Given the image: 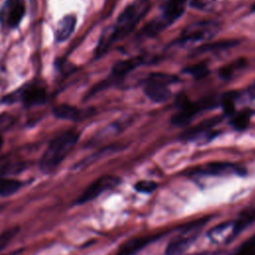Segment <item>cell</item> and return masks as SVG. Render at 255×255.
Returning a JSON list of instances; mask_svg holds the SVG:
<instances>
[{"label":"cell","mask_w":255,"mask_h":255,"mask_svg":"<svg viewBox=\"0 0 255 255\" xmlns=\"http://www.w3.org/2000/svg\"><path fill=\"white\" fill-rule=\"evenodd\" d=\"M148 0H134L128 4L119 15L115 26L106 30L99 41L96 49V56H103L113 45V43L127 37L145 16L149 10Z\"/></svg>","instance_id":"cell-1"},{"label":"cell","mask_w":255,"mask_h":255,"mask_svg":"<svg viewBox=\"0 0 255 255\" xmlns=\"http://www.w3.org/2000/svg\"><path fill=\"white\" fill-rule=\"evenodd\" d=\"M79 136V132L68 130L53 138L40 159V169L44 173L54 171L75 146Z\"/></svg>","instance_id":"cell-2"},{"label":"cell","mask_w":255,"mask_h":255,"mask_svg":"<svg viewBox=\"0 0 255 255\" xmlns=\"http://www.w3.org/2000/svg\"><path fill=\"white\" fill-rule=\"evenodd\" d=\"M177 112L171 117L170 123L175 127H186L201 112L214 109L217 104L213 98H204L197 102H191L181 94L176 99Z\"/></svg>","instance_id":"cell-3"},{"label":"cell","mask_w":255,"mask_h":255,"mask_svg":"<svg viewBox=\"0 0 255 255\" xmlns=\"http://www.w3.org/2000/svg\"><path fill=\"white\" fill-rule=\"evenodd\" d=\"M178 81L174 75L165 73H151L144 83L143 92L145 96L154 103H164L171 97L168 85Z\"/></svg>","instance_id":"cell-4"},{"label":"cell","mask_w":255,"mask_h":255,"mask_svg":"<svg viewBox=\"0 0 255 255\" xmlns=\"http://www.w3.org/2000/svg\"><path fill=\"white\" fill-rule=\"evenodd\" d=\"M16 101H20L26 108L43 105L47 101L46 89L38 84H27L3 98V103L5 104H11Z\"/></svg>","instance_id":"cell-5"},{"label":"cell","mask_w":255,"mask_h":255,"mask_svg":"<svg viewBox=\"0 0 255 255\" xmlns=\"http://www.w3.org/2000/svg\"><path fill=\"white\" fill-rule=\"evenodd\" d=\"M218 30L219 25L214 21H198L185 27L175 43L177 45H183L208 40L212 38Z\"/></svg>","instance_id":"cell-6"},{"label":"cell","mask_w":255,"mask_h":255,"mask_svg":"<svg viewBox=\"0 0 255 255\" xmlns=\"http://www.w3.org/2000/svg\"><path fill=\"white\" fill-rule=\"evenodd\" d=\"M189 175L200 176H222V175H245L246 170L244 167L227 161H214L197 166L188 172Z\"/></svg>","instance_id":"cell-7"},{"label":"cell","mask_w":255,"mask_h":255,"mask_svg":"<svg viewBox=\"0 0 255 255\" xmlns=\"http://www.w3.org/2000/svg\"><path fill=\"white\" fill-rule=\"evenodd\" d=\"M121 182V178L116 175H103L99 178H97L94 182H92L83 192L82 194L77 198L78 204H83L86 202H89L99 195H101L103 192L110 190L116 186H118Z\"/></svg>","instance_id":"cell-8"},{"label":"cell","mask_w":255,"mask_h":255,"mask_svg":"<svg viewBox=\"0 0 255 255\" xmlns=\"http://www.w3.org/2000/svg\"><path fill=\"white\" fill-rule=\"evenodd\" d=\"M221 121H222L221 117H212V118L206 119L203 122L199 123L197 126H194L185 129L180 134V138L186 141H195V140H201V139L210 140V138H212L217 134V132H214L212 128L216 125H218Z\"/></svg>","instance_id":"cell-9"},{"label":"cell","mask_w":255,"mask_h":255,"mask_svg":"<svg viewBox=\"0 0 255 255\" xmlns=\"http://www.w3.org/2000/svg\"><path fill=\"white\" fill-rule=\"evenodd\" d=\"M200 225H202V223L195 222V224H191L189 229H185L182 231L181 235L169 241L165 247L164 255H183L189 246L196 240L199 232L197 227Z\"/></svg>","instance_id":"cell-10"},{"label":"cell","mask_w":255,"mask_h":255,"mask_svg":"<svg viewBox=\"0 0 255 255\" xmlns=\"http://www.w3.org/2000/svg\"><path fill=\"white\" fill-rule=\"evenodd\" d=\"M143 62L141 57H134L128 60H121L117 62L111 73V77L109 80H106L103 82L105 88L108 87L110 84L115 83L116 81H120L124 79L128 73H130L132 70H134L137 66L141 65Z\"/></svg>","instance_id":"cell-11"},{"label":"cell","mask_w":255,"mask_h":255,"mask_svg":"<svg viewBox=\"0 0 255 255\" xmlns=\"http://www.w3.org/2000/svg\"><path fill=\"white\" fill-rule=\"evenodd\" d=\"M161 236H162V233L152 234V235H143V236L128 239L121 246L117 255H135L138 251L142 250L144 247L151 244L152 242L158 240Z\"/></svg>","instance_id":"cell-12"},{"label":"cell","mask_w":255,"mask_h":255,"mask_svg":"<svg viewBox=\"0 0 255 255\" xmlns=\"http://www.w3.org/2000/svg\"><path fill=\"white\" fill-rule=\"evenodd\" d=\"M187 0H166L158 19L165 27L174 23L184 12Z\"/></svg>","instance_id":"cell-13"},{"label":"cell","mask_w":255,"mask_h":255,"mask_svg":"<svg viewBox=\"0 0 255 255\" xmlns=\"http://www.w3.org/2000/svg\"><path fill=\"white\" fill-rule=\"evenodd\" d=\"M253 222H255V207H247L242 210L238 217L233 221L232 240Z\"/></svg>","instance_id":"cell-14"},{"label":"cell","mask_w":255,"mask_h":255,"mask_svg":"<svg viewBox=\"0 0 255 255\" xmlns=\"http://www.w3.org/2000/svg\"><path fill=\"white\" fill-rule=\"evenodd\" d=\"M4 15V20L6 24L10 28H14L19 25L21 22L24 14H25V7L23 3H21L18 0H15L14 2H10L9 6H7L6 12L2 13Z\"/></svg>","instance_id":"cell-15"},{"label":"cell","mask_w":255,"mask_h":255,"mask_svg":"<svg viewBox=\"0 0 255 255\" xmlns=\"http://www.w3.org/2000/svg\"><path fill=\"white\" fill-rule=\"evenodd\" d=\"M77 19L74 15H66L64 16L57 24L55 37L57 42L66 41L74 32L76 27Z\"/></svg>","instance_id":"cell-16"},{"label":"cell","mask_w":255,"mask_h":255,"mask_svg":"<svg viewBox=\"0 0 255 255\" xmlns=\"http://www.w3.org/2000/svg\"><path fill=\"white\" fill-rule=\"evenodd\" d=\"M53 115L57 119L68 121H79L82 120L84 116H86L84 115L83 111L67 104H62L55 107L53 109Z\"/></svg>","instance_id":"cell-17"},{"label":"cell","mask_w":255,"mask_h":255,"mask_svg":"<svg viewBox=\"0 0 255 255\" xmlns=\"http://www.w3.org/2000/svg\"><path fill=\"white\" fill-rule=\"evenodd\" d=\"M236 40H222L218 42H213V43H208V44H203L196 48L192 52V56H198L201 54L205 53H215V52H220L226 49H229L233 46L237 45Z\"/></svg>","instance_id":"cell-18"},{"label":"cell","mask_w":255,"mask_h":255,"mask_svg":"<svg viewBox=\"0 0 255 255\" xmlns=\"http://www.w3.org/2000/svg\"><path fill=\"white\" fill-rule=\"evenodd\" d=\"M247 66V60L245 58L236 59L224 66H222L218 72L220 78L224 80H230L235 77L239 72L245 69Z\"/></svg>","instance_id":"cell-19"},{"label":"cell","mask_w":255,"mask_h":255,"mask_svg":"<svg viewBox=\"0 0 255 255\" xmlns=\"http://www.w3.org/2000/svg\"><path fill=\"white\" fill-rule=\"evenodd\" d=\"M251 119V112L249 110H244L233 114L230 117V125L234 129L238 131H243L249 126Z\"/></svg>","instance_id":"cell-20"},{"label":"cell","mask_w":255,"mask_h":255,"mask_svg":"<svg viewBox=\"0 0 255 255\" xmlns=\"http://www.w3.org/2000/svg\"><path fill=\"white\" fill-rule=\"evenodd\" d=\"M238 96L239 94L236 91H230L225 93L221 97L220 106L222 107V110L227 117H231L233 114L236 113L235 107H236V101L238 99Z\"/></svg>","instance_id":"cell-21"},{"label":"cell","mask_w":255,"mask_h":255,"mask_svg":"<svg viewBox=\"0 0 255 255\" xmlns=\"http://www.w3.org/2000/svg\"><path fill=\"white\" fill-rule=\"evenodd\" d=\"M22 186V182L15 178H0V195L8 196L15 193Z\"/></svg>","instance_id":"cell-22"},{"label":"cell","mask_w":255,"mask_h":255,"mask_svg":"<svg viewBox=\"0 0 255 255\" xmlns=\"http://www.w3.org/2000/svg\"><path fill=\"white\" fill-rule=\"evenodd\" d=\"M233 227V221H227V222H223L219 225L214 226L212 229H210L208 231V237L210 238V240L214 243H220L222 242V238L223 237V233L225 231H227V229H230ZM225 243V240H224Z\"/></svg>","instance_id":"cell-23"},{"label":"cell","mask_w":255,"mask_h":255,"mask_svg":"<svg viewBox=\"0 0 255 255\" xmlns=\"http://www.w3.org/2000/svg\"><path fill=\"white\" fill-rule=\"evenodd\" d=\"M183 72L191 75L195 79H203L209 74V69L205 63H198L185 67Z\"/></svg>","instance_id":"cell-24"},{"label":"cell","mask_w":255,"mask_h":255,"mask_svg":"<svg viewBox=\"0 0 255 255\" xmlns=\"http://www.w3.org/2000/svg\"><path fill=\"white\" fill-rule=\"evenodd\" d=\"M133 188L139 193H151L157 188V183L153 180H139L136 181Z\"/></svg>","instance_id":"cell-25"},{"label":"cell","mask_w":255,"mask_h":255,"mask_svg":"<svg viewBox=\"0 0 255 255\" xmlns=\"http://www.w3.org/2000/svg\"><path fill=\"white\" fill-rule=\"evenodd\" d=\"M234 255H255V234L247 239L237 249Z\"/></svg>","instance_id":"cell-26"},{"label":"cell","mask_w":255,"mask_h":255,"mask_svg":"<svg viewBox=\"0 0 255 255\" xmlns=\"http://www.w3.org/2000/svg\"><path fill=\"white\" fill-rule=\"evenodd\" d=\"M19 228L17 226L15 227H11L7 230H5L4 232H2L0 234V251H2L10 242L11 240L14 238V236L18 233Z\"/></svg>","instance_id":"cell-27"},{"label":"cell","mask_w":255,"mask_h":255,"mask_svg":"<svg viewBox=\"0 0 255 255\" xmlns=\"http://www.w3.org/2000/svg\"><path fill=\"white\" fill-rule=\"evenodd\" d=\"M212 3H213V0H192L190 2V6L196 8V9L205 10V9H207V7L211 6Z\"/></svg>","instance_id":"cell-28"},{"label":"cell","mask_w":255,"mask_h":255,"mask_svg":"<svg viewBox=\"0 0 255 255\" xmlns=\"http://www.w3.org/2000/svg\"><path fill=\"white\" fill-rule=\"evenodd\" d=\"M13 119L12 117L8 116H1L0 117V128H8L9 125H11Z\"/></svg>","instance_id":"cell-29"},{"label":"cell","mask_w":255,"mask_h":255,"mask_svg":"<svg viewBox=\"0 0 255 255\" xmlns=\"http://www.w3.org/2000/svg\"><path fill=\"white\" fill-rule=\"evenodd\" d=\"M189 255H218V252H213V251H203V252H197V253H192Z\"/></svg>","instance_id":"cell-30"},{"label":"cell","mask_w":255,"mask_h":255,"mask_svg":"<svg viewBox=\"0 0 255 255\" xmlns=\"http://www.w3.org/2000/svg\"><path fill=\"white\" fill-rule=\"evenodd\" d=\"M2 145H3V137H2V135L0 134V149H1Z\"/></svg>","instance_id":"cell-31"},{"label":"cell","mask_w":255,"mask_h":255,"mask_svg":"<svg viewBox=\"0 0 255 255\" xmlns=\"http://www.w3.org/2000/svg\"><path fill=\"white\" fill-rule=\"evenodd\" d=\"M252 11H255V4H254L253 7H252Z\"/></svg>","instance_id":"cell-32"}]
</instances>
